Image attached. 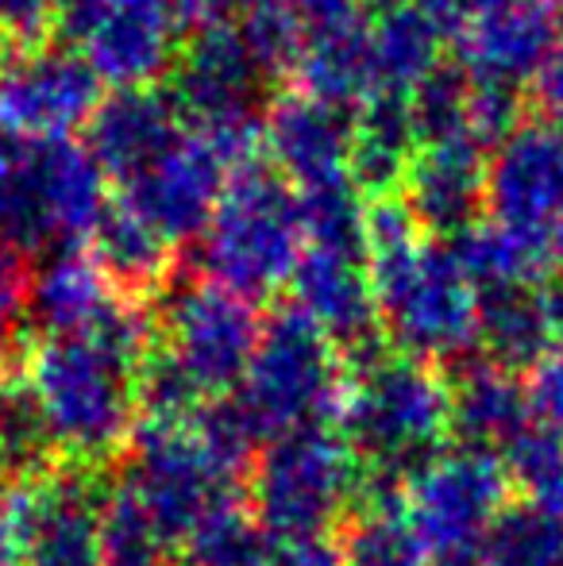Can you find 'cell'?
Returning <instances> with one entry per match:
<instances>
[{
    "label": "cell",
    "mask_w": 563,
    "mask_h": 566,
    "mask_svg": "<svg viewBox=\"0 0 563 566\" xmlns=\"http://www.w3.org/2000/svg\"><path fill=\"white\" fill-rule=\"evenodd\" d=\"M147 321L116 301L93 328L46 336L31 355L28 389L54 448L97 459L124 440L147 363Z\"/></svg>",
    "instance_id": "cell-1"
},
{
    "label": "cell",
    "mask_w": 563,
    "mask_h": 566,
    "mask_svg": "<svg viewBox=\"0 0 563 566\" xmlns=\"http://www.w3.org/2000/svg\"><path fill=\"white\" fill-rule=\"evenodd\" d=\"M367 262L378 324L402 355L456 358L479 339V293L451 243L425 235L402 197L367 205Z\"/></svg>",
    "instance_id": "cell-2"
},
{
    "label": "cell",
    "mask_w": 563,
    "mask_h": 566,
    "mask_svg": "<svg viewBox=\"0 0 563 566\" xmlns=\"http://www.w3.org/2000/svg\"><path fill=\"white\" fill-rule=\"evenodd\" d=\"M113 209L85 143L0 139V235L20 254L82 247Z\"/></svg>",
    "instance_id": "cell-3"
},
{
    "label": "cell",
    "mask_w": 563,
    "mask_h": 566,
    "mask_svg": "<svg viewBox=\"0 0 563 566\" xmlns=\"http://www.w3.org/2000/svg\"><path fill=\"white\" fill-rule=\"evenodd\" d=\"M201 243L205 277L243 301H263L290 285L305 254V220L298 189L271 166H243L232 174Z\"/></svg>",
    "instance_id": "cell-4"
},
{
    "label": "cell",
    "mask_w": 563,
    "mask_h": 566,
    "mask_svg": "<svg viewBox=\"0 0 563 566\" xmlns=\"http://www.w3.org/2000/svg\"><path fill=\"white\" fill-rule=\"evenodd\" d=\"M347 448L390 478L421 474L440 459L451 424V394L421 358L375 355L359 366L344 401Z\"/></svg>",
    "instance_id": "cell-5"
},
{
    "label": "cell",
    "mask_w": 563,
    "mask_h": 566,
    "mask_svg": "<svg viewBox=\"0 0 563 566\" xmlns=\"http://www.w3.org/2000/svg\"><path fill=\"white\" fill-rule=\"evenodd\" d=\"M340 394V370L332 339L298 308H282L263 324L240 397L228 409L240 420L248 440L290 436L321 428V417Z\"/></svg>",
    "instance_id": "cell-6"
},
{
    "label": "cell",
    "mask_w": 563,
    "mask_h": 566,
    "mask_svg": "<svg viewBox=\"0 0 563 566\" xmlns=\"http://www.w3.org/2000/svg\"><path fill=\"white\" fill-rule=\"evenodd\" d=\"M487 212L541 274L563 266V132L525 119L487 163Z\"/></svg>",
    "instance_id": "cell-7"
},
{
    "label": "cell",
    "mask_w": 563,
    "mask_h": 566,
    "mask_svg": "<svg viewBox=\"0 0 563 566\" xmlns=\"http://www.w3.org/2000/svg\"><path fill=\"white\" fill-rule=\"evenodd\" d=\"M54 31L108 90L158 85L181 51L174 0H59Z\"/></svg>",
    "instance_id": "cell-8"
},
{
    "label": "cell",
    "mask_w": 563,
    "mask_h": 566,
    "mask_svg": "<svg viewBox=\"0 0 563 566\" xmlns=\"http://www.w3.org/2000/svg\"><path fill=\"white\" fill-rule=\"evenodd\" d=\"M355 490V454L344 440L321 428L290 432L263 454L256 505L263 532L293 544H316L344 513Z\"/></svg>",
    "instance_id": "cell-9"
},
{
    "label": "cell",
    "mask_w": 563,
    "mask_h": 566,
    "mask_svg": "<svg viewBox=\"0 0 563 566\" xmlns=\"http://www.w3.org/2000/svg\"><path fill=\"white\" fill-rule=\"evenodd\" d=\"M105 85L66 43H23L0 54V139L62 143L90 127Z\"/></svg>",
    "instance_id": "cell-10"
},
{
    "label": "cell",
    "mask_w": 563,
    "mask_h": 566,
    "mask_svg": "<svg viewBox=\"0 0 563 566\" xmlns=\"http://www.w3.org/2000/svg\"><path fill=\"white\" fill-rule=\"evenodd\" d=\"M259 155H263L259 143L220 139V135L186 127L178 147L163 163L150 166L128 189H121V205H128L139 220H147L166 243H194L209 228L232 174L259 163Z\"/></svg>",
    "instance_id": "cell-11"
},
{
    "label": "cell",
    "mask_w": 563,
    "mask_h": 566,
    "mask_svg": "<svg viewBox=\"0 0 563 566\" xmlns=\"http://www.w3.org/2000/svg\"><path fill=\"white\" fill-rule=\"evenodd\" d=\"M267 70L251 59L240 31L201 28L181 43L166 93L189 132L205 135H259L263 132Z\"/></svg>",
    "instance_id": "cell-12"
},
{
    "label": "cell",
    "mask_w": 563,
    "mask_h": 566,
    "mask_svg": "<svg viewBox=\"0 0 563 566\" xmlns=\"http://www.w3.org/2000/svg\"><path fill=\"white\" fill-rule=\"evenodd\" d=\"M259 321L256 305L217 282H189L170 293L163 313L166 347L158 355L194 386V394H220L240 386L256 355Z\"/></svg>",
    "instance_id": "cell-13"
},
{
    "label": "cell",
    "mask_w": 563,
    "mask_h": 566,
    "mask_svg": "<svg viewBox=\"0 0 563 566\" xmlns=\"http://www.w3.org/2000/svg\"><path fill=\"white\" fill-rule=\"evenodd\" d=\"M20 566H105V505L82 470L20 482L8 497Z\"/></svg>",
    "instance_id": "cell-14"
},
{
    "label": "cell",
    "mask_w": 563,
    "mask_h": 566,
    "mask_svg": "<svg viewBox=\"0 0 563 566\" xmlns=\"http://www.w3.org/2000/svg\"><path fill=\"white\" fill-rule=\"evenodd\" d=\"M414 501L406 505L425 552H440L444 563L487 539L502 509L505 478L482 451L444 454L414 474Z\"/></svg>",
    "instance_id": "cell-15"
},
{
    "label": "cell",
    "mask_w": 563,
    "mask_h": 566,
    "mask_svg": "<svg viewBox=\"0 0 563 566\" xmlns=\"http://www.w3.org/2000/svg\"><path fill=\"white\" fill-rule=\"evenodd\" d=\"M263 155L298 193L352 181V113L285 90L267 101Z\"/></svg>",
    "instance_id": "cell-16"
},
{
    "label": "cell",
    "mask_w": 563,
    "mask_h": 566,
    "mask_svg": "<svg viewBox=\"0 0 563 566\" xmlns=\"http://www.w3.org/2000/svg\"><path fill=\"white\" fill-rule=\"evenodd\" d=\"M560 28L563 4L556 0H505L456 31V66L471 82L525 90L549 62Z\"/></svg>",
    "instance_id": "cell-17"
},
{
    "label": "cell",
    "mask_w": 563,
    "mask_h": 566,
    "mask_svg": "<svg viewBox=\"0 0 563 566\" xmlns=\"http://www.w3.org/2000/svg\"><path fill=\"white\" fill-rule=\"evenodd\" d=\"M181 135L186 124L166 90H108L85 127V150L108 181L128 189L178 147Z\"/></svg>",
    "instance_id": "cell-18"
},
{
    "label": "cell",
    "mask_w": 563,
    "mask_h": 566,
    "mask_svg": "<svg viewBox=\"0 0 563 566\" xmlns=\"http://www.w3.org/2000/svg\"><path fill=\"white\" fill-rule=\"evenodd\" d=\"M487 163L490 155L471 139H432L417 147L398 197L425 235L448 243L479 224L487 209Z\"/></svg>",
    "instance_id": "cell-19"
},
{
    "label": "cell",
    "mask_w": 563,
    "mask_h": 566,
    "mask_svg": "<svg viewBox=\"0 0 563 566\" xmlns=\"http://www.w3.org/2000/svg\"><path fill=\"white\" fill-rule=\"evenodd\" d=\"M290 285L293 308L305 313L332 343L363 347L371 339V332L378 328L367 251L305 247Z\"/></svg>",
    "instance_id": "cell-20"
},
{
    "label": "cell",
    "mask_w": 563,
    "mask_h": 566,
    "mask_svg": "<svg viewBox=\"0 0 563 566\" xmlns=\"http://www.w3.org/2000/svg\"><path fill=\"white\" fill-rule=\"evenodd\" d=\"M421 147L414 97L371 93L352 113V181L367 201L398 197Z\"/></svg>",
    "instance_id": "cell-21"
},
{
    "label": "cell",
    "mask_w": 563,
    "mask_h": 566,
    "mask_svg": "<svg viewBox=\"0 0 563 566\" xmlns=\"http://www.w3.org/2000/svg\"><path fill=\"white\" fill-rule=\"evenodd\" d=\"M113 282L85 247H59L43 254L28 285V316L46 336L85 332L113 308Z\"/></svg>",
    "instance_id": "cell-22"
},
{
    "label": "cell",
    "mask_w": 563,
    "mask_h": 566,
    "mask_svg": "<svg viewBox=\"0 0 563 566\" xmlns=\"http://www.w3.org/2000/svg\"><path fill=\"white\" fill-rule=\"evenodd\" d=\"M444 28L425 12L417 0H390L367 12L371 66H375V93H402L414 97L417 90L444 66Z\"/></svg>",
    "instance_id": "cell-23"
},
{
    "label": "cell",
    "mask_w": 563,
    "mask_h": 566,
    "mask_svg": "<svg viewBox=\"0 0 563 566\" xmlns=\"http://www.w3.org/2000/svg\"><path fill=\"white\" fill-rule=\"evenodd\" d=\"M560 332V293L544 282H518L479 293V339L498 366L541 363Z\"/></svg>",
    "instance_id": "cell-24"
},
{
    "label": "cell",
    "mask_w": 563,
    "mask_h": 566,
    "mask_svg": "<svg viewBox=\"0 0 563 566\" xmlns=\"http://www.w3.org/2000/svg\"><path fill=\"white\" fill-rule=\"evenodd\" d=\"M290 77L293 90L309 93L324 105L344 108V113H355L375 93L367 20L305 35V46H301Z\"/></svg>",
    "instance_id": "cell-25"
},
{
    "label": "cell",
    "mask_w": 563,
    "mask_h": 566,
    "mask_svg": "<svg viewBox=\"0 0 563 566\" xmlns=\"http://www.w3.org/2000/svg\"><path fill=\"white\" fill-rule=\"evenodd\" d=\"M93 259L108 274L113 290H124L132 297L166 285L174 266V243H166L147 220H139L128 205H113L105 220L93 231Z\"/></svg>",
    "instance_id": "cell-26"
},
{
    "label": "cell",
    "mask_w": 563,
    "mask_h": 566,
    "mask_svg": "<svg viewBox=\"0 0 563 566\" xmlns=\"http://www.w3.org/2000/svg\"><path fill=\"white\" fill-rule=\"evenodd\" d=\"M451 420L479 443H505L529 424V397L502 374V366H475L451 397Z\"/></svg>",
    "instance_id": "cell-27"
},
{
    "label": "cell",
    "mask_w": 563,
    "mask_h": 566,
    "mask_svg": "<svg viewBox=\"0 0 563 566\" xmlns=\"http://www.w3.org/2000/svg\"><path fill=\"white\" fill-rule=\"evenodd\" d=\"M479 555L482 566H563V521L552 509H505Z\"/></svg>",
    "instance_id": "cell-28"
},
{
    "label": "cell",
    "mask_w": 563,
    "mask_h": 566,
    "mask_svg": "<svg viewBox=\"0 0 563 566\" xmlns=\"http://www.w3.org/2000/svg\"><path fill=\"white\" fill-rule=\"evenodd\" d=\"M54 440L31 397L28 381H4L0 389V474L15 482H31L43 474Z\"/></svg>",
    "instance_id": "cell-29"
},
{
    "label": "cell",
    "mask_w": 563,
    "mask_h": 566,
    "mask_svg": "<svg viewBox=\"0 0 563 566\" xmlns=\"http://www.w3.org/2000/svg\"><path fill=\"white\" fill-rule=\"evenodd\" d=\"M232 28L240 31L251 59L267 70V77L290 74L305 46V28L285 0H248Z\"/></svg>",
    "instance_id": "cell-30"
},
{
    "label": "cell",
    "mask_w": 563,
    "mask_h": 566,
    "mask_svg": "<svg viewBox=\"0 0 563 566\" xmlns=\"http://www.w3.org/2000/svg\"><path fill=\"white\" fill-rule=\"evenodd\" d=\"M425 544L417 536L414 521H409L406 505L378 509L359 516L352 528V552H347L344 566H421Z\"/></svg>",
    "instance_id": "cell-31"
},
{
    "label": "cell",
    "mask_w": 563,
    "mask_h": 566,
    "mask_svg": "<svg viewBox=\"0 0 563 566\" xmlns=\"http://www.w3.org/2000/svg\"><path fill=\"white\" fill-rule=\"evenodd\" d=\"M105 566H166V536L136 493L105 505Z\"/></svg>",
    "instance_id": "cell-32"
},
{
    "label": "cell",
    "mask_w": 563,
    "mask_h": 566,
    "mask_svg": "<svg viewBox=\"0 0 563 566\" xmlns=\"http://www.w3.org/2000/svg\"><path fill=\"white\" fill-rule=\"evenodd\" d=\"M59 15V0H0V28H4L8 43H43V35L54 28Z\"/></svg>",
    "instance_id": "cell-33"
},
{
    "label": "cell",
    "mask_w": 563,
    "mask_h": 566,
    "mask_svg": "<svg viewBox=\"0 0 563 566\" xmlns=\"http://www.w3.org/2000/svg\"><path fill=\"white\" fill-rule=\"evenodd\" d=\"M28 285L31 274L23 266V254L0 235V336H8L20 316H28Z\"/></svg>",
    "instance_id": "cell-34"
},
{
    "label": "cell",
    "mask_w": 563,
    "mask_h": 566,
    "mask_svg": "<svg viewBox=\"0 0 563 566\" xmlns=\"http://www.w3.org/2000/svg\"><path fill=\"white\" fill-rule=\"evenodd\" d=\"M529 394H533L529 397V412L541 417V428L563 436V355L541 358Z\"/></svg>",
    "instance_id": "cell-35"
},
{
    "label": "cell",
    "mask_w": 563,
    "mask_h": 566,
    "mask_svg": "<svg viewBox=\"0 0 563 566\" xmlns=\"http://www.w3.org/2000/svg\"><path fill=\"white\" fill-rule=\"evenodd\" d=\"M285 4L298 12L305 35L367 20V0H285Z\"/></svg>",
    "instance_id": "cell-36"
},
{
    "label": "cell",
    "mask_w": 563,
    "mask_h": 566,
    "mask_svg": "<svg viewBox=\"0 0 563 566\" xmlns=\"http://www.w3.org/2000/svg\"><path fill=\"white\" fill-rule=\"evenodd\" d=\"M533 101H536V108H541V119H549V124H556L563 132V28H560V39H556V46H552L549 62H544V70L533 82Z\"/></svg>",
    "instance_id": "cell-37"
},
{
    "label": "cell",
    "mask_w": 563,
    "mask_h": 566,
    "mask_svg": "<svg viewBox=\"0 0 563 566\" xmlns=\"http://www.w3.org/2000/svg\"><path fill=\"white\" fill-rule=\"evenodd\" d=\"M417 4H421L425 12L440 23L444 35H456V31H463L471 20H479V15L502 8L505 0H417ZM556 4H563V0H556Z\"/></svg>",
    "instance_id": "cell-38"
},
{
    "label": "cell",
    "mask_w": 563,
    "mask_h": 566,
    "mask_svg": "<svg viewBox=\"0 0 563 566\" xmlns=\"http://www.w3.org/2000/svg\"><path fill=\"white\" fill-rule=\"evenodd\" d=\"M243 4H248V0H174L181 28H194V31L228 28V23L240 20Z\"/></svg>",
    "instance_id": "cell-39"
},
{
    "label": "cell",
    "mask_w": 563,
    "mask_h": 566,
    "mask_svg": "<svg viewBox=\"0 0 563 566\" xmlns=\"http://www.w3.org/2000/svg\"><path fill=\"white\" fill-rule=\"evenodd\" d=\"M0 566H20V552H15V528H12V505L0 493Z\"/></svg>",
    "instance_id": "cell-40"
},
{
    "label": "cell",
    "mask_w": 563,
    "mask_h": 566,
    "mask_svg": "<svg viewBox=\"0 0 563 566\" xmlns=\"http://www.w3.org/2000/svg\"><path fill=\"white\" fill-rule=\"evenodd\" d=\"M279 566H344V563H336L332 555H324L321 544H293V552L285 555Z\"/></svg>",
    "instance_id": "cell-41"
},
{
    "label": "cell",
    "mask_w": 563,
    "mask_h": 566,
    "mask_svg": "<svg viewBox=\"0 0 563 566\" xmlns=\"http://www.w3.org/2000/svg\"><path fill=\"white\" fill-rule=\"evenodd\" d=\"M8 51V35H4V28H0V54Z\"/></svg>",
    "instance_id": "cell-42"
},
{
    "label": "cell",
    "mask_w": 563,
    "mask_h": 566,
    "mask_svg": "<svg viewBox=\"0 0 563 566\" xmlns=\"http://www.w3.org/2000/svg\"><path fill=\"white\" fill-rule=\"evenodd\" d=\"M444 566H471V563H467V559H448Z\"/></svg>",
    "instance_id": "cell-43"
},
{
    "label": "cell",
    "mask_w": 563,
    "mask_h": 566,
    "mask_svg": "<svg viewBox=\"0 0 563 566\" xmlns=\"http://www.w3.org/2000/svg\"><path fill=\"white\" fill-rule=\"evenodd\" d=\"M560 328H563V293H560Z\"/></svg>",
    "instance_id": "cell-44"
},
{
    "label": "cell",
    "mask_w": 563,
    "mask_h": 566,
    "mask_svg": "<svg viewBox=\"0 0 563 566\" xmlns=\"http://www.w3.org/2000/svg\"><path fill=\"white\" fill-rule=\"evenodd\" d=\"M4 381H8V378H4V366H0V389H4Z\"/></svg>",
    "instance_id": "cell-45"
}]
</instances>
